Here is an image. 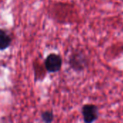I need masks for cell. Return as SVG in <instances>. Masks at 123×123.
<instances>
[{"instance_id": "obj_1", "label": "cell", "mask_w": 123, "mask_h": 123, "mask_svg": "<svg viewBox=\"0 0 123 123\" xmlns=\"http://www.w3.org/2000/svg\"><path fill=\"white\" fill-rule=\"evenodd\" d=\"M81 113L85 123H94L99 117V109L95 105H84L82 107Z\"/></svg>"}, {"instance_id": "obj_2", "label": "cell", "mask_w": 123, "mask_h": 123, "mask_svg": "<svg viewBox=\"0 0 123 123\" xmlns=\"http://www.w3.org/2000/svg\"><path fill=\"white\" fill-rule=\"evenodd\" d=\"M45 68L50 72L58 71L62 66L61 58L56 54L49 55L45 60Z\"/></svg>"}, {"instance_id": "obj_3", "label": "cell", "mask_w": 123, "mask_h": 123, "mask_svg": "<svg viewBox=\"0 0 123 123\" xmlns=\"http://www.w3.org/2000/svg\"><path fill=\"white\" fill-rule=\"evenodd\" d=\"M71 66L74 69L81 71L86 66L87 60L84 54L77 53H75L74 55H73V56L71 57Z\"/></svg>"}, {"instance_id": "obj_4", "label": "cell", "mask_w": 123, "mask_h": 123, "mask_svg": "<svg viewBox=\"0 0 123 123\" xmlns=\"http://www.w3.org/2000/svg\"><path fill=\"white\" fill-rule=\"evenodd\" d=\"M10 37L1 30H0V50H4L10 45Z\"/></svg>"}, {"instance_id": "obj_5", "label": "cell", "mask_w": 123, "mask_h": 123, "mask_svg": "<svg viewBox=\"0 0 123 123\" xmlns=\"http://www.w3.org/2000/svg\"><path fill=\"white\" fill-rule=\"evenodd\" d=\"M53 113L50 112H45L42 115V118L45 123H50L53 120Z\"/></svg>"}]
</instances>
